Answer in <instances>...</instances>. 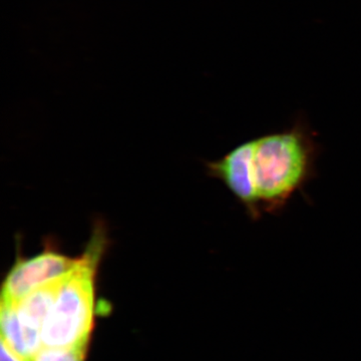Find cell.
<instances>
[{
	"mask_svg": "<svg viewBox=\"0 0 361 361\" xmlns=\"http://www.w3.org/2000/svg\"><path fill=\"white\" fill-rule=\"evenodd\" d=\"M1 341L25 361H35L44 348L42 334L26 329L16 318L13 306L1 303Z\"/></svg>",
	"mask_w": 361,
	"mask_h": 361,
	"instance_id": "obj_4",
	"label": "cell"
},
{
	"mask_svg": "<svg viewBox=\"0 0 361 361\" xmlns=\"http://www.w3.org/2000/svg\"><path fill=\"white\" fill-rule=\"evenodd\" d=\"M319 142L308 123L298 118L288 129L242 142L217 161H207L241 204L249 219L279 216L297 193L316 177Z\"/></svg>",
	"mask_w": 361,
	"mask_h": 361,
	"instance_id": "obj_1",
	"label": "cell"
},
{
	"mask_svg": "<svg viewBox=\"0 0 361 361\" xmlns=\"http://www.w3.org/2000/svg\"><path fill=\"white\" fill-rule=\"evenodd\" d=\"M80 256L71 258L61 253L51 242L44 251L30 258L18 256L2 285L1 303L20 302L32 292L66 276L77 267Z\"/></svg>",
	"mask_w": 361,
	"mask_h": 361,
	"instance_id": "obj_3",
	"label": "cell"
},
{
	"mask_svg": "<svg viewBox=\"0 0 361 361\" xmlns=\"http://www.w3.org/2000/svg\"><path fill=\"white\" fill-rule=\"evenodd\" d=\"M104 225L97 224L77 267L63 277L44 329V348H87L96 314V277L106 250Z\"/></svg>",
	"mask_w": 361,
	"mask_h": 361,
	"instance_id": "obj_2",
	"label": "cell"
},
{
	"mask_svg": "<svg viewBox=\"0 0 361 361\" xmlns=\"http://www.w3.org/2000/svg\"><path fill=\"white\" fill-rule=\"evenodd\" d=\"M87 348H42L35 361H85Z\"/></svg>",
	"mask_w": 361,
	"mask_h": 361,
	"instance_id": "obj_5",
	"label": "cell"
},
{
	"mask_svg": "<svg viewBox=\"0 0 361 361\" xmlns=\"http://www.w3.org/2000/svg\"><path fill=\"white\" fill-rule=\"evenodd\" d=\"M1 361H25L1 341Z\"/></svg>",
	"mask_w": 361,
	"mask_h": 361,
	"instance_id": "obj_6",
	"label": "cell"
}]
</instances>
